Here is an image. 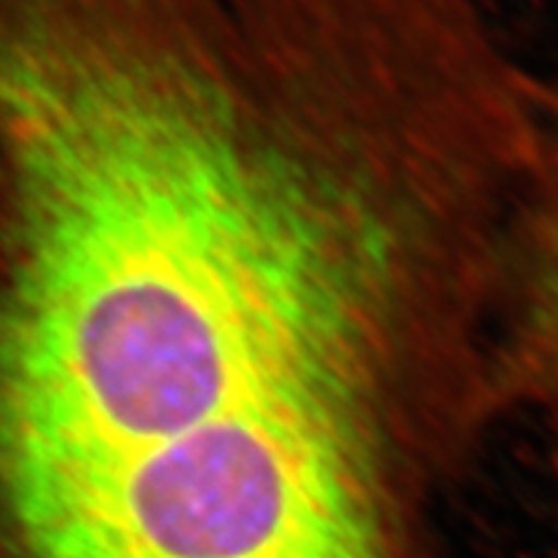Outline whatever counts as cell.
<instances>
[{
	"label": "cell",
	"instance_id": "1",
	"mask_svg": "<svg viewBox=\"0 0 558 558\" xmlns=\"http://www.w3.org/2000/svg\"><path fill=\"white\" fill-rule=\"evenodd\" d=\"M509 220L329 54L120 16L0 58V527L241 465L396 473L499 407Z\"/></svg>",
	"mask_w": 558,
	"mask_h": 558
},
{
	"label": "cell",
	"instance_id": "2",
	"mask_svg": "<svg viewBox=\"0 0 558 558\" xmlns=\"http://www.w3.org/2000/svg\"><path fill=\"white\" fill-rule=\"evenodd\" d=\"M501 375L507 401L558 424V99H550L538 169L522 205L509 262Z\"/></svg>",
	"mask_w": 558,
	"mask_h": 558
}]
</instances>
